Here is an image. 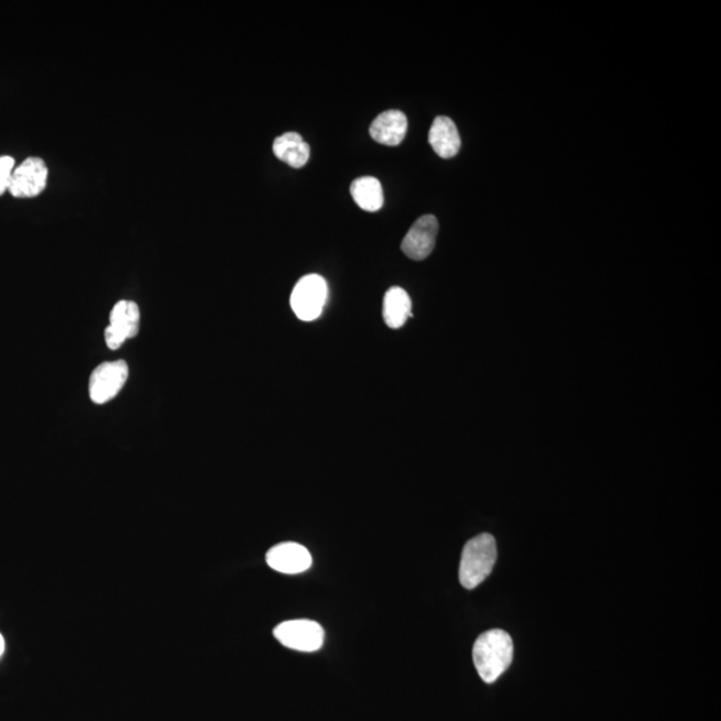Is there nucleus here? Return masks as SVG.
<instances>
[{"mask_svg":"<svg viewBox=\"0 0 721 721\" xmlns=\"http://www.w3.org/2000/svg\"><path fill=\"white\" fill-rule=\"evenodd\" d=\"M513 660V641L503 630H491L476 641L474 667L482 680L494 682L510 668Z\"/></svg>","mask_w":721,"mask_h":721,"instance_id":"nucleus-1","label":"nucleus"},{"mask_svg":"<svg viewBox=\"0 0 721 721\" xmlns=\"http://www.w3.org/2000/svg\"><path fill=\"white\" fill-rule=\"evenodd\" d=\"M498 560L496 540L489 533L472 538L463 547L460 562V582L463 588L474 589L492 573Z\"/></svg>","mask_w":721,"mask_h":721,"instance_id":"nucleus-2","label":"nucleus"},{"mask_svg":"<svg viewBox=\"0 0 721 721\" xmlns=\"http://www.w3.org/2000/svg\"><path fill=\"white\" fill-rule=\"evenodd\" d=\"M328 299V284L318 274H309L301 278L294 286L291 305L301 321H315L324 310Z\"/></svg>","mask_w":721,"mask_h":721,"instance_id":"nucleus-3","label":"nucleus"},{"mask_svg":"<svg viewBox=\"0 0 721 721\" xmlns=\"http://www.w3.org/2000/svg\"><path fill=\"white\" fill-rule=\"evenodd\" d=\"M274 636L286 648L299 652H315L323 647L325 632L321 625L310 620H291L274 629Z\"/></svg>","mask_w":721,"mask_h":721,"instance_id":"nucleus-4","label":"nucleus"},{"mask_svg":"<svg viewBox=\"0 0 721 721\" xmlns=\"http://www.w3.org/2000/svg\"><path fill=\"white\" fill-rule=\"evenodd\" d=\"M129 378L128 363L119 360L105 362L94 370L90 378V398L100 405L114 398L122 391Z\"/></svg>","mask_w":721,"mask_h":721,"instance_id":"nucleus-5","label":"nucleus"},{"mask_svg":"<svg viewBox=\"0 0 721 721\" xmlns=\"http://www.w3.org/2000/svg\"><path fill=\"white\" fill-rule=\"evenodd\" d=\"M141 312L133 301H119L110 313V325L105 331L106 343L112 350L122 347L140 331Z\"/></svg>","mask_w":721,"mask_h":721,"instance_id":"nucleus-6","label":"nucleus"},{"mask_svg":"<svg viewBox=\"0 0 721 721\" xmlns=\"http://www.w3.org/2000/svg\"><path fill=\"white\" fill-rule=\"evenodd\" d=\"M48 167L46 162L31 156L15 167L9 192L17 198H33L46 189Z\"/></svg>","mask_w":721,"mask_h":721,"instance_id":"nucleus-7","label":"nucleus"},{"mask_svg":"<svg viewBox=\"0 0 721 721\" xmlns=\"http://www.w3.org/2000/svg\"><path fill=\"white\" fill-rule=\"evenodd\" d=\"M438 221L435 216H423L413 223L405 236L401 250L411 260L423 261L428 259L436 247Z\"/></svg>","mask_w":721,"mask_h":721,"instance_id":"nucleus-8","label":"nucleus"},{"mask_svg":"<svg viewBox=\"0 0 721 721\" xmlns=\"http://www.w3.org/2000/svg\"><path fill=\"white\" fill-rule=\"evenodd\" d=\"M267 566L285 575H298L312 567V556L303 545L281 543L266 555Z\"/></svg>","mask_w":721,"mask_h":721,"instance_id":"nucleus-9","label":"nucleus"},{"mask_svg":"<svg viewBox=\"0 0 721 721\" xmlns=\"http://www.w3.org/2000/svg\"><path fill=\"white\" fill-rule=\"evenodd\" d=\"M407 131V118L403 111L387 110L374 119L369 133L375 142L385 146H398Z\"/></svg>","mask_w":721,"mask_h":721,"instance_id":"nucleus-10","label":"nucleus"},{"mask_svg":"<svg viewBox=\"0 0 721 721\" xmlns=\"http://www.w3.org/2000/svg\"><path fill=\"white\" fill-rule=\"evenodd\" d=\"M429 143L444 160L454 159L461 149V138L456 124L448 117H437L429 131Z\"/></svg>","mask_w":721,"mask_h":721,"instance_id":"nucleus-11","label":"nucleus"},{"mask_svg":"<svg viewBox=\"0 0 721 721\" xmlns=\"http://www.w3.org/2000/svg\"><path fill=\"white\" fill-rule=\"evenodd\" d=\"M273 152L282 162L294 168L304 167L310 159V148L297 133H285L275 138Z\"/></svg>","mask_w":721,"mask_h":721,"instance_id":"nucleus-12","label":"nucleus"},{"mask_svg":"<svg viewBox=\"0 0 721 721\" xmlns=\"http://www.w3.org/2000/svg\"><path fill=\"white\" fill-rule=\"evenodd\" d=\"M385 324L391 329H400L412 317V301L403 287H392L385 294L384 309H382Z\"/></svg>","mask_w":721,"mask_h":721,"instance_id":"nucleus-13","label":"nucleus"},{"mask_svg":"<svg viewBox=\"0 0 721 721\" xmlns=\"http://www.w3.org/2000/svg\"><path fill=\"white\" fill-rule=\"evenodd\" d=\"M350 193L354 203L359 205L362 210L374 212L382 209L384 206V190H382L381 182L374 177L357 178L350 185Z\"/></svg>","mask_w":721,"mask_h":721,"instance_id":"nucleus-14","label":"nucleus"},{"mask_svg":"<svg viewBox=\"0 0 721 721\" xmlns=\"http://www.w3.org/2000/svg\"><path fill=\"white\" fill-rule=\"evenodd\" d=\"M15 171V160L12 156H0V196L9 190L12 173Z\"/></svg>","mask_w":721,"mask_h":721,"instance_id":"nucleus-15","label":"nucleus"},{"mask_svg":"<svg viewBox=\"0 0 721 721\" xmlns=\"http://www.w3.org/2000/svg\"><path fill=\"white\" fill-rule=\"evenodd\" d=\"M6 649V643H4V637L2 636V633H0V657L4 654Z\"/></svg>","mask_w":721,"mask_h":721,"instance_id":"nucleus-16","label":"nucleus"}]
</instances>
